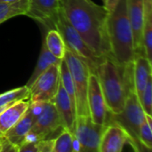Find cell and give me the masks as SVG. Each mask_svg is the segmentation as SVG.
I'll use <instances>...</instances> for the list:
<instances>
[{
    "label": "cell",
    "instance_id": "cell-18",
    "mask_svg": "<svg viewBox=\"0 0 152 152\" xmlns=\"http://www.w3.org/2000/svg\"><path fill=\"white\" fill-rule=\"evenodd\" d=\"M61 60L56 58L55 56H53L47 49L45 44V40L43 39V43H42V47H41V51H40V54L37 62V65L33 70V73L31 74V77H29L28 81L27 82V84L25 86H27L28 87H29L31 86V84L37 78V77L44 72L46 69H48L50 66L53 65V64H58L61 62Z\"/></svg>",
    "mask_w": 152,
    "mask_h": 152
},
{
    "label": "cell",
    "instance_id": "cell-7",
    "mask_svg": "<svg viewBox=\"0 0 152 152\" xmlns=\"http://www.w3.org/2000/svg\"><path fill=\"white\" fill-rule=\"evenodd\" d=\"M60 128L63 127L54 104L50 102H42L41 109L37 115L35 123L26 136L23 143L36 142L46 139Z\"/></svg>",
    "mask_w": 152,
    "mask_h": 152
},
{
    "label": "cell",
    "instance_id": "cell-28",
    "mask_svg": "<svg viewBox=\"0 0 152 152\" xmlns=\"http://www.w3.org/2000/svg\"><path fill=\"white\" fill-rule=\"evenodd\" d=\"M10 151H17V150L4 135H1L0 136V152Z\"/></svg>",
    "mask_w": 152,
    "mask_h": 152
},
{
    "label": "cell",
    "instance_id": "cell-27",
    "mask_svg": "<svg viewBox=\"0 0 152 152\" xmlns=\"http://www.w3.org/2000/svg\"><path fill=\"white\" fill-rule=\"evenodd\" d=\"M54 145V139H43L35 142L37 152H53Z\"/></svg>",
    "mask_w": 152,
    "mask_h": 152
},
{
    "label": "cell",
    "instance_id": "cell-5",
    "mask_svg": "<svg viewBox=\"0 0 152 152\" xmlns=\"http://www.w3.org/2000/svg\"><path fill=\"white\" fill-rule=\"evenodd\" d=\"M55 28L61 33L67 48L87 64L90 72L96 74L97 66L102 58H99L97 55H95V53L87 45L79 33L71 26L61 11L58 14Z\"/></svg>",
    "mask_w": 152,
    "mask_h": 152
},
{
    "label": "cell",
    "instance_id": "cell-24",
    "mask_svg": "<svg viewBox=\"0 0 152 152\" xmlns=\"http://www.w3.org/2000/svg\"><path fill=\"white\" fill-rule=\"evenodd\" d=\"M142 44L145 57L152 63V15L145 17Z\"/></svg>",
    "mask_w": 152,
    "mask_h": 152
},
{
    "label": "cell",
    "instance_id": "cell-3",
    "mask_svg": "<svg viewBox=\"0 0 152 152\" xmlns=\"http://www.w3.org/2000/svg\"><path fill=\"white\" fill-rule=\"evenodd\" d=\"M107 31L112 59L120 66L131 64L135 51L126 0H119L113 10L109 12Z\"/></svg>",
    "mask_w": 152,
    "mask_h": 152
},
{
    "label": "cell",
    "instance_id": "cell-12",
    "mask_svg": "<svg viewBox=\"0 0 152 152\" xmlns=\"http://www.w3.org/2000/svg\"><path fill=\"white\" fill-rule=\"evenodd\" d=\"M59 12V0H28V10L26 15L50 29L55 28Z\"/></svg>",
    "mask_w": 152,
    "mask_h": 152
},
{
    "label": "cell",
    "instance_id": "cell-16",
    "mask_svg": "<svg viewBox=\"0 0 152 152\" xmlns=\"http://www.w3.org/2000/svg\"><path fill=\"white\" fill-rule=\"evenodd\" d=\"M152 63L143 54L135 55L133 61V80L134 90L139 101L146 87V85L152 77Z\"/></svg>",
    "mask_w": 152,
    "mask_h": 152
},
{
    "label": "cell",
    "instance_id": "cell-25",
    "mask_svg": "<svg viewBox=\"0 0 152 152\" xmlns=\"http://www.w3.org/2000/svg\"><path fill=\"white\" fill-rule=\"evenodd\" d=\"M139 140L144 149L151 151L152 149V118L151 116H145V119L141 125L139 132Z\"/></svg>",
    "mask_w": 152,
    "mask_h": 152
},
{
    "label": "cell",
    "instance_id": "cell-21",
    "mask_svg": "<svg viewBox=\"0 0 152 152\" xmlns=\"http://www.w3.org/2000/svg\"><path fill=\"white\" fill-rule=\"evenodd\" d=\"M29 97V89L27 86L13 88L0 94V113L18 101L27 100Z\"/></svg>",
    "mask_w": 152,
    "mask_h": 152
},
{
    "label": "cell",
    "instance_id": "cell-32",
    "mask_svg": "<svg viewBox=\"0 0 152 152\" xmlns=\"http://www.w3.org/2000/svg\"><path fill=\"white\" fill-rule=\"evenodd\" d=\"M102 3H103V4H105V2H106V0H102Z\"/></svg>",
    "mask_w": 152,
    "mask_h": 152
},
{
    "label": "cell",
    "instance_id": "cell-17",
    "mask_svg": "<svg viewBox=\"0 0 152 152\" xmlns=\"http://www.w3.org/2000/svg\"><path fill=\"white\" fill-rule=\"evenodd\" d=\"M29 108V102L20 100L5 109L0 113V134L3 135L15 125Z\"/></svg>",
    "mask_w": 152,
    "mask_h": 152
},
{
    "label": "cell",
    "instance_id": "cell-19",
    "mask_svg": "<svg viewBox=\"0 0 152 152\" xmlns=\"http://www.w3.org/2000/svg\"><path fill=\"white\" fill-rule=\"evenodd\" d=\"M28 10V0L0 2V24L19 15H26Z\"/></svg>",
    "mask_w": 152,
    "mask_h": 152
},
{
    "label": "cell",
    "instance_id": "cell-8",
    "mask_svg": "<svg viewBox=\"0 0 152 152\" xmlns=\"http://www.w3.org/2000/svg\"><path fill=\"white\" fill-rule=\"evenodd\" d=\"M60 63L50 66L31 84L28 87L29 102H53L60 85Z\"/></svg>",
    "mask_w": 152,
    "mask_h": 152
},
{
    "label": "cell",
    "instance_id": "cell-20",
    "mask_svg": "<svg viewBox=\"0 0 152 152\" xmlns=\"http://www.w3.org/2000/svg\"><path fill=\"white\" fill-rule=\"evenodd\" d=\"M44 40L48 51L53 56L60 60L64 59L67 46L61 33L56 28H50L44 37Z\"/></svg>",
    "mask_w": 152,
    "mask_h": 152
},
{
    "label": "cell",
    "instance_id": "cell-13",
    "mask_svg": "<svg viewBox=\"0 0 152 152\" xmlns=\"http://www.w3.org/2000/svg\"><path fill=\"white\" fill-rule=\"evenodd\" d=\"M127 12L130 23L133 28L135 55L143 54L142 50V32L145 22V12L143 0H126Z\"/></svg>",
    "mask_w": 152,
    "mask_h": 152
},
{
    "label": "cell",
    "instance_id": "cell-10",
    "mask_svg": "<svg viewBox=\"0 0 152 152\" xmlns=\"http://www.w3.org/2000/svg\"><path fill=\"white\" fill-rule=\"evenodd\" d=\"M87 105L89 116L92 120L100 125H107L109 110L97 74L90 72L88 77Z\"/></svg>",
    "mask_w": 152,
    "mask_h": 152
},
{
    "label": "cell",
    "instance_id": "cell-29",
    "mask_svg": "<svg viewBox=\"0 0 152 152\" xmlns=\"http://www.w3.org/2000/svg\"><path fill=\"white\" fill-rule=\"evenodd\" d=\"M145 17L148 15H152V0H143Z\"/></svg>",
    "mask_w": 152,
    "mask_h": 152
},
{
    "label": "cell",
    "instance_id": "cell-23",
    "mask_svg": "<svg viewBox=\"0 0 152 152\" xmlns=\"http://www.w3.org/2000/svg\"><path fill=\"white\" fill-rule=\"evenodd\" d=\"M74 134L67 129H62L61 133L54 139L53 152H74Z\"/></svg>",
    "mask_w": 152,
    "mask_h": 152
},
{
    "label": "cell",
    "instance_id": "cell-9",
    "mask_svg": "<svg viewBox=\"0 0 152 152\" xmlns=\"http://www.w3.org/2000/svg\"><path fill=\"white\" fill-rule=\"evenodd\" d=\"M105 127V125L94 122L89 115L77 116L74 136L79 144L80 152H99Z\"/></svg>",
    "mask_w": 152,
    "mask_h": 152
},
{
    "label": "cell",
    "instance_id": "cell-22",
    "mask_svg": "<svg viewBox=\"0 0 152 152\" xmlns=\"http://www.w3.org/2000/svg\"><path fill=\"white\" fill-rule=\"evenodd\" d=\"M60 81L68 94L69 97L70 98L71 102L76 107V92H75V86L73 83V79L71 77V74L69 72V69L68 68V65L64 59L61 61L60 63Z\"/></svg>",
    "mask_w": 152,
    "mask_h": 152
},
{
    "label": "cell",
    "instance_id": "cell-26",
    "mask_svg": "<svg viewBox=\"0 0 152 152\" xmlns=\"http://www.w3.org/2000/svg\"><path fill=\"white\" fill-rule=\"evenodd\" d=\"M140 102L145 114L152 116V77H150L146 87L142 94Z\"/></svg>",
    "mask_w": 152,
    "mask_h": 152
},
{
    "label": "cell",
    "instance_id": "cell-30",
    "mask_svg": "<svg viewBox=\"0 0 152 152\" xmlns=\"http://www.w3.org/2000/svg\"><path fill=\"white\" fill-rule=\"evenodd\" d=\"M118 1H119V0H106L105 4H104L103 5L106 7V9H107L109 12H110V11H112L113 8L117 5V4L118 3Z\"/></svg>",
    "mask_w": 152,
    "mask_h": 152
},
{
    "label": "cell",
    "instance_id": "cell-31",
    "mask_svg": "<svg viewBox=\"0 0 152 152\" xmlns=\"http://www.w3.org/2000/svg\"><path fill=\"white\" fill-rule=\"evenodd\" d=\"M14 1H18V0H0V2H14Z\"/></svg>",
    "mask_w": 152,
    "mask_h": 152
},
{
    "label": "cell",
    "instance_id": "cell-2",
    "mask_svg": "<svg viewBox=\"0 0 152 152\" xmlns=\"http://www.w3.org/2000/svg\"><path fill=\"white\" fill-rule=\"evenodd\" d=\"M96 74L108 110L111 113L120 112L129 93L134 91L133 62L120 66L112 58H102L97 66Z\"/></svg>",
    "mask_w": 152,
    "mask_h": 152
},
{
    "label": "cell",
    "instance_id": "cell-1",
    "mask_svg": "<svg viewBox=\"0 0 152 152\" xmlns=\"http://www.w3.org/2000/svg\"><path fill=\"white\" fill-rule=\"evenodd\" d=\"M60 11L99 58H112L107 31L109 11L92 0H59Z\"/></svg>",
    "mask_w": 152,
    "mask_h": 152
},
{
    "label": "cell",
    "instance_id": "cell-33",
    "mask_svg": "<svg viewBox=\"0 0 152 152\" xmlns=\"http://www.w3.org/2000/svg\"><path fill=\"white\" fill-rule=\"evenodd\" d=\"M1 135H2V134H0V136H1Z\"/></svg>",
    "mask_w": 152,
    "mask_h": 152
},
{
    "label": "cell",
    "instance_id": "cell-11",
    "mask_svg": "<svg viewBox=\"0 0 152 152\" xmlns=\"http://www.w3.org/2000/svg\"><path fill=\"white\" fill-rule=\"evenodd\" d=\"M41 105L42 102H29V108L23 117L3 134L16 148L17 151L33 126Z\"/></svg>",
    "mask_w": 152,
    "mask_h": 152
},
{
    "label": "cell",
    "instance_id": "cell-14",
    "mask_svg": "<svg viewBox=\"0 0 152 152\" xmlns=\"http://www.w3.org/2000/svg\"><path fill=\"white\" fill-rule=\"evenodd\" d=\"M53 103L57 110L62 127L74 134L77 118L76 107L64 90L61 81Z\"/></svg>",
    "mask_w": 152,
    "mask_h": 152
},
{
    "label": "cell",
    "instance_id": "cell-6",
    "mask_svg": "<svg viewBox=\"0 0 152 152\" xmlns=\"http://www.w3.org/2000/svg\"><path fill=\"white\" fill-rule=\"evenodd\" d=\"M64 60L71 74L76 92L77 116L89 115L87 105V89L90 69L87 64L69 49H66Z\"/></svg>",
    "mask_w": 152,
    "mask_h": 152
},
{
    "label": "cell",
    "instance_id": "cell-15",
    "mask_svg": "<svg viewBox=\"0 0 152 152\" xmlns=\"http://www.w3.org/2000/svg\"><path fill=\"white\" fill-rule=\"evenodd\" d=\"M129 139L126 133L117 124L106 126L101 138L99 152H121Z\"/></svg>",
    "mask_w": 152,
    "mask_h": 152
},
{
    "label": "cell",
    "instance_id": "cell-4",
    "mask_svg": "<svg viewBox=\"0 0 152 152\" xmlns=\"http://www.w3.org/2000/svg\"><path fill=\"white\" fill-rule=\"evenodd\" d=\"M145 116L146 114L136 94L134 91H131L120 112L111 113L109 111L107 125L115 123L119 126L126 133L129 144H131L133 149L135 151H141L143 147L139 140V132Z\"/></svg>",
    "mask_w": 152,
    "mask_h": 152
}]
</instances>
